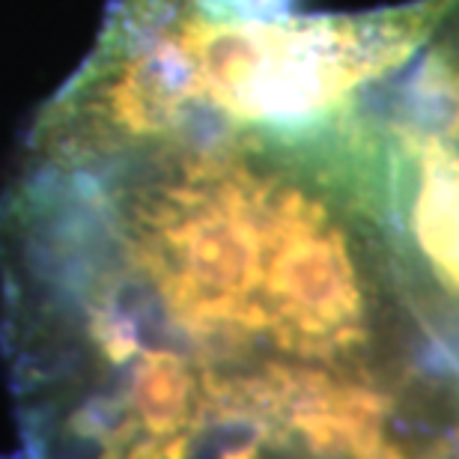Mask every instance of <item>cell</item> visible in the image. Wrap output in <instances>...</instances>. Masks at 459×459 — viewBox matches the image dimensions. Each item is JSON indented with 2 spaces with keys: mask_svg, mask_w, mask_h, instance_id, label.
Masks as SVG:
<instances>
[{
  "mask_svg": "<svg viewBox=\"0 0 459 459\" xmlns=\"http://www.w3.org/2000/svg\"><path fill=\"white\" fill-rule=\"evenodd\" d=\"M358 141L411 310L459 364V141L400 81L361 105Z\"/></svg>",
  "mask_w": 459,
  "mask_h": 459,
  "instance_id": "2",
  "label": "cell"
},
{
  "mask_svg": "<svg viewBox=\"0 0 459 459\" xmlns=\"http://www.w3.org/2000/svg\"><path fill=\"white\" fill-rule=\"evenodd\" d=\"M456 4L296 15L245 0H114L84 63L27 126L22 152L316 134L397 81Z\"/></svg>",
  "mask_w": 459,
  "mask_h": 459,
  "instance_id": "1",
  "label": "cell"
},
{
  "mask_svg": "<svg viewBox=\"0 0 459 459\" xmlns=\"http://www.w3.org/2000/svg\"><path fill=\"white\" fill-rule=\"evenodd\" d=\"M400 84L459 141V4L427 51L400 75Z\"/></svg>",
  "mask_w": 459,
  "mask_h": 459,
  "instance_id": "3",
  "label": "cell"
}]
</instances>
